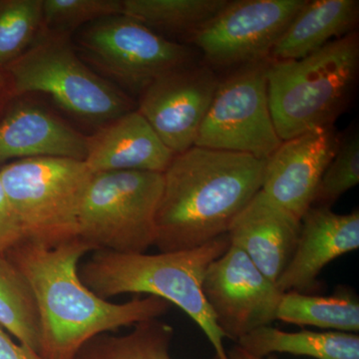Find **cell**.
Listing matches in <instances>:
<instances>
[{"instance_id": "obj_1", "label": "cell", "mask_w": 359, "mask_h": 359, "mask_svg": "<svg viewBox=\"0 0 359 359\" xmlns=\"http://www.w3.org/2000/svg\"><path fill=\"white\" fill-rule=\"evenodd\" d=\"M90 252L93 249L75 237L53 245L22 238L6 252L27 278L36 299L39 355L43 359H74L96 335L159 318L171 306L154 295L125 304L99 297L78 273L80 259Z\"/></svg>"}, {"instance_id": "obj_2", "label": "cell", "mask_w": 359, "mask_h": 359, "mask_svg": "<svg viewBox=\"0 0 359 359\" xmlns=\"http://www.w3.org/2000/svg\"><path fill=\"white\" fill-rule=\"evenodd\" d=\"M266 160L203 147L176 155L156 216L160 252L194 249L226 235L263 187Z\"/></svg>"}, {"instance_id": "obj_3", "label": "cell", "mask_w": 359, "mask_h": 359, "mask_svg": "<svg viewBox=\"0 0 359 359\" xmlns=\"http://www.w3.org/2000/svg\"><path fill=\"white\" fill-rule=\"evenodd\" d=\"M230 247L228 236L194 249L156 255L95 250L79 269L80 280L106 299L146 294L165 299L188 314L209 339L219 359H228L224 334L205 301L202 285L210 264Z\"/></svg>"}, {"instance_id": "obj_4", "label": "cell", "mask_w": 359, "mask_h": 359, "mask_svg": "<svg viewBox=\"0 0 359 359\" xmlns=\"http://www.w3.org/2000/svg\"><path fill=\"white\" fill-rule=\"evenodd\" d=\"M359 75V37L346 35L306 57L271 61L269 110L278 138L290 140L334 127L353 100Z\"/></svg>"}, {"instance_id": "obj_5", "label": "cell", "mask_w": 359, "mask_h": 359, "mask_svg": "<svg viewBox=\"0 0 359 359\" xmlns=\"http://www.w3.org/2000/svg\"><path fill=\"white\" fill-rule=\"evenodd\" d=\"M70 36L44 29L22 55L6 66L13 95L47 94L71 114L104 125L135 110L126 93L82 60Z\"/></svg>"}, {"instance_id": "obj_6", "label": "cell", "mask_w": 359, "mask_h": 359, "mask_svg": "<svg viewBox=\"0 0 359 359\" xmlns=\"http://www.w3.org/2000/svg\"><path fill=\"white\" fill-rule=\"evenodd\" d=\"M92 173L84 161L41 157L0 169V182L23 238L53 245L78 237L80 208Z\"/></svg>"}, {"instance_id": "obj_7", "label": "cell", "mask_w": 359, "mask_h": 359, "mask_svg": "<svg viewBox=\"0 0 359 359\" xmlns=\"http://www.w3.org/2000/svg\"><path fill=\"white\" fill-rule=\"evenodd\" d=\"M164 176L145 171L93 173L85 192L78 237L95 250L144 254L155 244Z\"/></svg>"}, {"instance_id": "obj_8", "label": "cell", "mask_w": 359, "mask_h": 359, "mask_svg": "<svg viewBox=\"0 0 359 359\" xmlns=\"http://www.w3.org/2000/svg\"><path fill=\"white\" fill-rule=\"evenodd\" d=\"M75 43L88 62L139 96L158 78L197 62L190 45L165 39L124 14L80 28Z\"/></svg>"}, {"instance_id": "obj_9", "label": "cell", "mask_w": 359, "mask_h": 359, "mask_svg": "<svg viewBox=\"0 0 359 359\" xmlns=\"http://www.w3.org/2000/svg\"><path fill=\"white\" fill-rule=\"evenodd\" d=\"M271 61L240 66L219 78L194 146L242 153L259 160H268L276 152L283 141L269 110Z\"/></svg>"}, {"instance_id": "obj_10", "label": "cell", "mask_w": 359, "mask_h": 359, "mask_svg": "<svg viewBox=\"0 0 359 359\" xmlns=\"http://www.w3.org/2000/svg\"><path fill=\"white\" fill-rule=\"evenodd\" d=\"M306 0H237L195 33L189 43L212 68H233L269 59Z\"/></svg>"}, {"instance_id": "obj_11", "label": "cell", "mask_w": 359, "mask_h": 359, "mask_svg": "<svg viewBox=\"0 0 359 359\" xmlns=\"http://www.w3.org/2000/svg\"><path fill=\"white\" fill-rule=\"evenodd\" d=\"M202 290L224 337L236 341L276 320L283 295L276 283L233 245L210 264Z\"/></svg>"}, {"instance_id": "obj_12", "label": "cell", "mask_w": 359, "mask_h": 359, "mask_svg": "<svg viewBox=\"0 0 359 359\" xmlns=\"http://www.w3.org/2000/svg\"><path fill=\"white\" fill-rule=\"evenodd\" d=\"M219 77L195 62L155 80L139 99L137 110L175 155L194 147Z\"/></svg>"}, {"instance_id": "obj_13", "label": "cell", "mask_w": 359, "mask_h": 359, "mask_svg": "<svg viewBox=\"0 0 359 359\" xmlns=\"http://www.w3.org/2000/svg\"><path fill=\"white\" fill-rule=\"evenodd\" d=\"M339 140L340 135L330 127L283 141L266 160L262 191L275 204L302 219L313 204L316 189Z\"/></svg>"}, {"instance_id": "obj_14", "label": "cell", "mask_w": 359, "mask_h": 359, "mask_svg": "<svg viewBox=\"0 0 359 359\" xmlns=\"http://www.w3.org/2000/svg\"><path fill=\"white\" fill-rule=\"evenodd\" d=\"M358 248V211L339 215L332 208L313 205L301 219L294 254L276 280V287L282 294L313 292L328 264Z\"/></svg>"}, {"instance_id": "obj_15", "label": "cell", "mask_w": 359, "mask_h": 359, "mask_svg": "<svg viewBox=\"0 0 359 359\" xmlns=\"http://www.w3.org/2000/svg\"><path fill=\"white\" fill-rule=\"evenodd\" d=\"M301 219L259 191L233 219L226 236L269 280L276 283L294 254Z\"/></svg>"}, {"instance_id": "obj_16", "label": "cell", "mask_w": 359, "mask_h": 359, "mask_svg": "<svg viewBox=\"0 0 359 359\" xmlns=\"http://www.w3.org/2000/svg\"><path fill=\"white\" fill-rule=\"evenodd\" d=\"M175 156L147 120L135 109L87 137L84 162L92 173L145 171L163 174Z\"/></svg>"}, {"instance_id": "obj_17", "label": "cell", "mask_w": 359, "mask_h": 359, "mask_svg": "<svg viewBox=\"0 0 359 359\" xmlns=\"http://www.w3.org/2000/svg\"><path fill=\"white\" fill-rule=\"evenodd\" d=\"M86 156L87 137L37 104L15 103L0 120V165L41 157L85 161Z\"/></svg>"}, {"instance_id": "obj_18", "label": "cell", "mask_w": 359, "mask_h": 359, "mask_svg": "<svg viewBox=\"0 0 359 359\" xmlns=\"http://www.w3.org/2000/svg\"><path fill=\"white\" fill-rule=\"evenodd\" d=\"M358 0L306 1L271 52L273 61L297 60L355 32Z\"/></svg>"}, {"instance_id": "obj_19", "label": "cell", "mask_w": 359, "mask_h": 359, "mask_svg": "<svg viewBox=\"0 0 359 359\" xmlns=\"http://www.w3.org/2000/svg\"><path fill=\"white\" fill-rule=\"evenodd\" d=\"M237 344L257 358L280 353L316 359H359L358 334L348 332H289L266 325L241 337Z\"/></svg>"}, {"instance_id": "obj_20", "label": "cell", "mask_w": 359, "mask_h": 359, "mask_svg": "<svg viewBox=\"0 0 359 359\" xmlns=\"http://www.w3.org/2000/svg\"><path fill=\"white\" fill-rule=\"evenodd\" d=\"M228 0H123V14L165 37L189 41Z\"/></svg>"}, {"instance_id": "obj_21", "label": "cell", "mask_w": 359, "mask_h": 359, "mask_svg": "<svg viewBox=\"0 0 359 359\" xmlns=\"http://www.w3.org/2000/svg\"><path fill=\"white\" fill-rule=\"evenodd\" d=\"M276 320L334 332L358 334L359 302L348 290L330 297L289 292L283 294Z\"/></svg>"}, {"instance_id": "obj_22", "label": "cell", "mask_w": 359, "mask_h": 359, "mask_svg": "<svg viewBox=\"0 0 359 359\" xmlns=\"http://www.w3.org/2000/svg\"><path fill=\"white\" fill-rule=\"evenodd\" d=\"M173 337L172 325L153 318L136 323L127 334L96 335L80 348L74 359H173L170 355Z\"/></svg>"}, {"instance_id": "obj_23", "label": "cell", "mask_w": 359, "mask_h": 359, "mask_svg": "<svg viewBox=\"0 0 359 359\" xmlns=\"http://www.w3.org/2000/svg\"><path fill=\"white\" fill-rule=\"evenodd\" d=\"M0 325L21 344L39 354L40 318L27 278L0 254Z\"/></svg>"}, {"instance_id": "obj_24", "label": "cell", "mask_w": 359, "mask_h": 359, "mask_svg": "<svg viewBox=\"0 0 359 359\" xmlns=\"http://www.w3.org/2000/svg\"><path fill=\"white\" fill-rule=\"evenodd\" d=\"M42 0H0V71L43 32Z\"/></svg>"}, {"instance_id": "obj_25", "label": "cell", "mask_w": 359, "mask_h": 359, "mask_svg": "<svg viewBox=\"0 0 359 359\" xmlns=\"http://www.w3.org/2000/svg\"><path fill=\"white\" fill-rule=\"evenodd\" d=\"M359 183V137L353 130L340 135L339 147L321 177L313 205L332 208L347 191ZM311 205V207H313Z\"/></svg>"}, {"instance_id": "obj_26", "label": "cell", "mask_w": 359, "mask_h": 359, "mask_svg": "<svg viewBox=\"0 0 359 359\" xmlns=\"http://www.w3.org/2000/svg\"><path fill=\"white\" fill-rule=\"evenodd\" d=\"M44 29L69 33L94 21L123 14V0H42Z\"/></svg>"}, {"instance_id": "obj_27", "label": "cell", "mask_w": 359, "mask_h": 359, "mask_svg": "<svg viewBox=\"0 0 359 359\" xmlns=\"http://www.w3.org/2000/svg\"><path fill=\"white\" fill-rule=\"evenodd\" d=\"M22 231L0 182V254H6L22 240Z\"/></svg>"}, {"instance_id": "obj_28", "label": "cell", "mask_w": 359, "mask_h": 359, "mask_svg": "<svg viewBox=\"0 0 359 359\" xmlns=\"http://www.w3.org/2000/svg\"><path fill=\"white\" fill-rule=\"evenodd\" d=\"M0 359H43L39 353L23 344L14 342L0 325Z\"/></svg>"}, {"instance_id": "obj_29", "label": "cell", "mask_w": 359, "mask_h": 359, "mask_svg": "<svg viewBox=\"0 0 359 359\" xmlns=\"http://www.w3.org/2000/svg\"><path fill=\"white\" fill-rule=\"evenodd\" d=\"M226 355H228V359H276L275 358H257V356L247 353L238 344H236L235 346L226 351Z\"/></svg>"}, {"instance_id": "obj_30", "label": "cell", "mask_w": 359, "mask_h": 359, "mask_svg": "<svg viewBox=\"0 0 359 359\" xmlns=\"http://www.w3.org/2000/svg\"><path fill=\"white\" fill-rule=\"evenodd\" d=\"M11 94L13 93H11L8 81H6V77L2 74V71H0V108L4 106L6 97L11 96Z\"/></svg>"}]
</instances>
